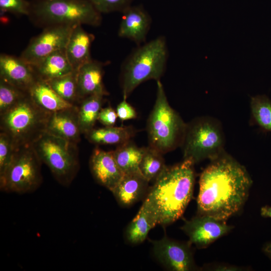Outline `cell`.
Instances as JSON below:
<instances>
[{"label": "cell", "instance_id": "obj_1", "mask_svg": "<svg viewBox=\"0 0 271 271\" xmlns=\"http://www.w3.org/2000/svg\"><path fill=\"white\" fill-rule=\"evenodd\" d=\"M251 184L245 167L224 152L200 175L197 215L226 221L241 209Z\"/></svg>", "mask_w": 271, "mask_h": 271}, {"label": "cell", "instance_id": "obj_2", "mask_svg": "<svg viewBox=\"0 0 271 271\" xmlns=\"http://www.w3.org/2000/svg\"><path fill=\"white\" fill-rule=\"evenodd\" d=\"M194 163L184 160L165 168L149 189L142 206L156 224L169 225L181 217L193 193Z\"/></svg>", "mask_w": 271, "mask_h": 271}, {"label": "cell", "instance_id": "obj_3", "mask_svg": "<svg viewBox=\"0 0 271 271\" xmlns=\"http://www.w3.org/2000/svg\"><path fill=\"white\" fill-rule=\"evenodd\" d=\"M169 52L163 36L138 46L122 63L120 84L123 98L127 99L141 83L160 80L167 67Z\"/></svg>", "mask_w": 271, "mask_h": 271}, {"label": "cell", "instance_id": "obj_4", "mask_svg": "<svg viewBox=\"0 0 271 271\" xmlns=\"http://www.w3.org/2000/svg\"><path fill=\"white\" fill-rule=\"evenodd\" d=\"M30 21L43 29L51 26L87 25L99 26L101 14L90 0H33Z\"/></svg>", "mask_w": 271, "mask_h": 271}, {"label": "cell", "instance_id": "obj_5", "mask_svg": "<svg viewBox=\"0 0 271 271\" xmlns=\"http://www.w3.org/2000/svg\"><path fill=\"white\" fill-rule=\"evenodd\" d=\"M52 112L38 106L29 94L0 115L1 131L11 139L15 148L32 145L46 132Z\"/></svg>", "mask_w": 271, "mask_h": 271}, {"label": "cell", "instance_id": "obj_6", "mask_svg": "<svg viewBox=\"0 0 271 271\" xmlns=\"http://www.w3.org/2000/svg\"><path fill=\"white\" fill-rule=\"evenodd\" d=\"M186 126L170 105L160 80H157L156 98L147 121L149 146L162 154L173 150L181 145Z\"/></svg>", "mask_w": 271, "mask_h": 271}, {"label": "cell", "instance_id": "obj_7", "mask_svg": "<svg viewBox=\"0 0 271 271\" xmlns=\"http://www.w3.org/2000/svg\"><path fill=\"white\" fill-rule=\"evenodd\" d=\"M32 145L56 181L69 186L80 169L77 144L45 132Z\"/></svg>", "mask_w": 271, "mask_h": 271}, {"label": "cell", "instance_id": "obj_8", "mask_svg": "<svg viewBox=\"0 0 271 271\" xmlns=\"http://www.w3.org/2000/svg\"><path fill=\"white\" fill-rule=\"evenodd\" d=\"M222 128L216 120L202 117L186 124L181 144L184 160L194 164L205 159L214 160L224 151Z\"/></svg>", "mask_w": 271, "mask_h": 271}, {"label": "cell", "instance_id": "obj_9", "mask_svg": "<svg viewBox=\"0 0 271 271\" xmlns=\"http://www.w3.org/2000/svg\"><path fill=\"white\" fill-rule=\"evenodd\" d=\"M42 164L32 145L18 148L10 165L0 176L1 191L18 194L36 191L43 182Z\"/></svg>", "mask_w": 271, "mask_h": 271}, {"label": "cell", "instance_id": "obj_10", "mask_svg": "<svg viewBox=\"0 0 271 271\" xmlns=\"http://www.w3.org/2000/svg\"><path fill=\"white\" fill-rule=\"evenodd\" d=\"M74 26L55 25L43 28L41 33L30 40L20 57L32 65L53 52L65 49Z\"/></svg>", "mask_w": 271, "mask_h": 271}, {"label": "cell", "instance_id": "obj_11", "mask_svg": "<svg viewBox=\"0 0 271 271\" xmlns=\"http://www.w3.org/2000/svg\"><path fill=\"white\" fill-rule=\"evenodd\" d=\"M151 242L155 257L167 268L175 271H189L195 268L189 242H180L166 236Z\"/></svg>", "mask_w": 271, "mask_h": 271}, {"label": "cell", "instance_id": "obj_12", "mask_svg": "<svg viewBox=\"0 0 271 271\" xmlns=\"http://www.w3.org/2000/svg\"><path fill=\"white\" fill-rule=\"evenodd\" d=\"M232 228L225 220L197 215L186 220L181 228L189 237L191 244H194L197 247L203 248L229 232Z\"/></svg>", "mask_w": 271, "mask_h": 271}, {"label": "cell", "instance_id": "obj_13", "mask_svg": "<svg viewBox=\"0 0 271 271\" xmlns=\"http://www.w3.org/2000/svg\"><path fill=\"white\" fill-rule=\"evenodd\" d=\"M89 168L95 180L110 191L124 174L118 166L112 151L94 149L89 160Z\"/></svg>", "mask_w": 271, "mask_h": 271}, {"label": "cell", "instance_id": "obj_14", "mask_svg": "<svg viewBox=\"0 0 271 271\" xmlns=\"http://www.w3.org/2000/svg\"><path fill=\"white\" fill-rule=\"evenodd\" d=\"M122 13L118 37L128 39L138 46L145 43L152 24L150 15L141 6H130Z\"/></svg>", "mask_w": 271, "mask_h": 271}, {"label": "cell", "instance_id": "obj_15", "mask_svg": "<svg viewBox=\"0 0 271 271\" xmlns=\"http://www.w3.org/2000/svg\"><path fill=\"white\" fill-rule=\"evenodd\" d=\"M0 79L28 92L38 80L31 66L20 57L1 54Z\"/></svg>", "mask_w": 271, "mask_h": 271}, {"label": "cell", "instance_id": "obj_16", "mask_svg": "<svg viewBox=\"0 0 271 271\" xmlns=\"http://www.w3.org/2000/svg\"><path fill=\"white\" fill-rule=\"evenodd\" d=\"M109 62L91 60L77 70V94L79 102L88 96L108 95L103 82L104 67Z\"/></svg>", "mask_w": 271, "mask_h": 271}, {"label": "cell", "instance_id": "obj_17", "mask_svg": "<svg viewBox=\"0 0 271 271\" xmlns=\"http://www.w3.org/2000/svg\"><path fill=\"white\" fill-rule=\"evenodd\" d=\"M46 132L78 144L82 133L78 122L77 105L52 112Z\"/></svg>", "mask_w": 271, "mask_h": 271}, {"label": "cell", "instance_id": "obj_18", "mask_svg": "<svg viewBox=\"0 0 271 271\" xmlns=\"http://www.w3.org/2000/svg\"><path fill=\"white\" fill-rule=\"evenodd\" d=\"M149 182L140 171L126 173L111 192L119 205L129 206L148 192Z\"/></svg>", "mask_w": 271, "mask_h": 271}, {"label": "cell", "instance_id": "obj_19", "mask_svg": "<svg viewBox=\"0 0 271 271\" xmlns=\"http://www.w3.org/2000/svg\"><path fill=\"white\" fill-rule=\"evenodd\" d=\"M94 39V35L86 32L82 25H78L73 28L65 51L74 70L77 71L83 65L92 59L90 49Z\"/></svg>", "mask_w": 271, "mask_h": 271}, {"label": "cell", "instance_id": "obj_20", "mask_svg": "<svg viewBox=\"0 0 271 271\" xmlns=\"http://www.w3.org/2000/svg\"><path fill=\"white\" fill-rule=\"evenodd\" d=\"M30 66L38 79L45 81L64 76L74 71L65 49L54 52Z\"/></svg>", "mask_w": 271, "mask_h": 271}, {"label": "cell", "instance_id": "obj_21", "mask_svg": "<svg viewBox=\"0 0 271 271\" xmlns=\"http://www.w3.org/2000/svg\"><path fill=\"white\" fill-rule=\"evenodd\" d=\"M28 93L38 106L50 112L74 106L62 98L45 81L38 79L30 89Z\"/></svg>", "mask_w": 271, "mask_h": 271}, {"label": "cell", "instance_id": "obj_22", "mask_svg": "<svg viewBox=\"0 0 271 271\" xmlns=\"http://www.w3.org/2000/svg\"><path fill=\"white\" fill-rule=\"evenodd\" d=\"M136 132L135 128L132 126H111L93 128L84 135L93 144L119 146L131 140Z\"/></svg>", "mask_w": 271, "mask_h": 271}, {"label": "cell", "instance_id": "obj_23", "mask_svg": "<svg viewBox=\"0 0 271 271\" xmlns=\"http://www.w3.org/2000/svg\"><path fill=\"white\" fill-rule=\"evenodd\" d=\"M104 95L96 94L81 100L78 107V122L82 134L94 128L99 113L104 103Z\"/></svg>", "mask_w": 271, "mask_h": 271}, {"label": "cell", "instance_id": "obj_24", "mask_svg": "<svg viewBox=\"0 0 271 271\" xmlns=\"http://www.w3.org/2000/svg\"><path fill=\"white\" fill-rule=\"evenodd\" d=\"M145 148L138 147L131 140L117 146L112 151L114 157L124 174L140 171L139 165Z\"/></svg>", "mask_w": 271, "mask_h": 271}, {"label": "cell", "instance_id": "obj_25", "mask_svg": "<svg viewBox=\"0 0 271 271\" xmlns=\"http://www.w3.org/2000/svg\"><path fill=\"white\" fill-rule=\"evenodd\" d=\"M156 225L150 214L142 205L138 214L126 229L125 236L126 240L133 244L143 242L150 230Z\"/></svg>", "mask_w": 271, "mask_h": 271}, {"label": "cell", "instance_id": "obj_26", "mask_svg": "<svg viewBox=\"0 0 271 271\" xmlns=\"http://www.w3.org/2000/svg\"><path fill=\"white\" fill-rule=\"evenodd\" d=\"M46 82L64 100L74 105L78 104L77 71Z\"/></svg>", "mask_w": 271, "mask_h": 271}, {"label": "cell", "instance_id": "obj_27", "mask_svg": "<svg viewBox=\"0 0 271 271\" xmlns=\"http://www.w3.org/2000/svg\"><path fill=\"white\" fill-rule=\"evenodd\" d=\"M163 155L150 146L145 148L139 170L149 182L155 180L166 167Z\"/></svg>", "mask_w": 271, "mask_h": 271}, {"label": "cell", "instance_id": "obj_28", "mask_svg": "<svg viewBox=\"0 0 271 271\" xmlns=\"http://www.w3.org/2000/svg\"><path fill=\"white\" fill-rule=\"evenodd\" d=\"M250 108L255 122L265 131L271 132V100L265 95L251 97Z\"/></svg>", "mask_w": 271, "mask_h": 271}, {"label": "cell", "instance_id": "obj_29", "mask_svg": "<svg viewBox=\"0 0 271 271\" xmlns=\"http://www.w3.org/2000/svg\"><path fill=\"white\" fill-rule=\"evenodd\" d=\"M28 94V92L0 79V115L17 104Z\"/></svg>", "mask_w": 271, "mask_h": 271}, {"label": "cell", "instance_id": "obj_30", "mask_svg": "<svg viewBox=\"0 0 271 271\" xmlns=\"http://www.w3.org/2000/svg\"><path fill=\"white\" fill-rule=\"evenodd\" d=\"M16 149L9 136L0 132V176L6 171L14 157Z\"/></svg>", "mask_w": 271, "mask_h": 271}, {"label": "cell", "instance_id": "obj_31", "mask_svg": "<svg viewBox=\"0 0 271 271\" xmlns=\"http://www.w3.org/2000/svg\"><path fill=\"white\" fill-rule=\"evenodd\" d=\"M96 10L102 14L121 13L131 6L133 0H90Z\"/></svg>", "mask_w": 271, "mask_h": 271}, {"label": "cell", "instance_id": "obj_32", "mask_svg": "<svg viewBox=\"0 0 271 271\" xmlns=\"http://www.w3.org/2000/svg\"><path fill=\"white\" fill-rule=\"evenodd\" d=\"M31 2L26 0H0L1 14L10 13L18 16H28Z\"/></svg>", "mask_w": 271, "mask_h": 271}, {"label": "cell", "instance_id": "obj_33", "mask_svg": "<svg viewBox=\"0 0 271 271\" xmlns=\"http://www.w3.org/2000/svg\"><path fill=\"white\" fill-rule=\"evenodd\" d=\"M117 117L121 121L136 118L137 113L134 107L131 105L126 99L123 100L117 105L116 109Z\"/></svg>", "mask_w": 271, "mask_h": 271}, {"label": "cell", "instance_id": "obj_34", "mask_svg": "<svg viewBox=\"0 0 271 271\" xmlns=\"http://www.w3.org/2000/svg\"><path fill=\"white\" fill-rule=\"evenodd\" d=\"M117 117L116 110L108 106L101 108L99 113L98 121L105 126H114Z\"/></svg>", "mask_w": 271, "mask_h": 271}, {"label": "cell", "instance_id": "obj_35", "mask_svg": "<svg viewBox=\"0 0 271 271\" xmlns=\"http://www.w3.org/2000/svg\"><path fill=\"white\" fill-rule=\"evenodd\" d=\"M260 215L263 217L271 218V206L266 205L262 207L260 209Z\"/></svg>", "mask_w": 271, "mask_h": 271}, {"label": "cell", "instance_id": "obj_36", "mask_svg": "<svg viewBox=\"0 0 271 271\" xmlns=\"http://www.w3.org/2000/svg\"><path fill=\"white\" fill-rule=\"evenodd\" d=\"M262 250L265 254L271 258V242L265 243L263 246Z\"/></svg>", "mask_w": 271, "mask_h": 271}]
</instances>
